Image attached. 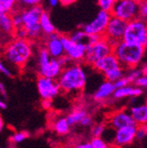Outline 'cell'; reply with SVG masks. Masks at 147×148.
<instances>
[{"instance_id": "obj_1", "label": "cell", "mask_w": 147, "mask_h": 148, "mask_svg": "<svg viewBox=\"0 0 147 148\" xmlns=\"http://www.w3.org/2000/svg\"><path fill=\"white\" fill-rule=\"evenodd\" d=\"M32 55L33 46L28 39L15 38L9 42L4 49V58L17 68H23Z\"/></svg>"}, {"instance_id": "obj_2", "label": "cell", "mask_w": 147, "mask_h": 148, "mask_svg": "<svg viewBox=\"0 0 147 148\" xmlns=\"http://www.w3.org/2000/svg\"><path fill=\"white\" fill-rule=\"evenodd\" d=\"M87 76L84 69L77 64H70L64 68L57 79L61 91L64 92H80L86 84Z\"/></svg>"}, {"instance_id": "obj_3", "label": "cell", "mask_w": 147, "mask_h": 148, "mask_svg": "<svg viewBox=\"0 0 147 148\" xmlns=\"http://www.w3.org/2000/svg\"><path fill=\"white\" fill-rule=\"evenodd\" d=\"M145 48L137 44L120 42L114 47L113 54L125 70L136 68L144 58Z\"/></svg>"}, {"instance_id": "obj_4", "label": "cell", "mask_w": 147, "mask_h": 148, "mask_svg": "<svg viewBox=\"0 0 147 148\" xmlns=\"http://www.w3.org/2000/svg\"><path fill=\"white\" fill-rule=\"evenodd\" d=\"M43 12L44 10L41 5L21 10L23 27L27 31V39L31 42L41 39L44 34L40 24Z\"/></svg>"}, {"instance_id": "obj_5", "label": "cell", "mask_w": 147, "mask_h": 148, "mask_svg": "<svg viewBox=\"0 0 147 148\" xmlns=\"http://www.w3.org/2000/svg\"><path fill=\"white\" fill-rule=\"evenodd\" d=\"M93 67L103 74L106 80L113 83L125 76V69L122 66L114 54L99 60L93 65Z\"/></svg>"}, {"instance_id": "obj_6", "label": "cell", "mask_w": 147, "mask_h": 148, "mask_svg": "<svg viewBox=\"0 0 147 148\" xmlns=\"http://www.w3.org/2000/svg\"><path fill=\"white\" fill-rule=\"evenodd\" d=\"M122 41L145 48L147 46V20L139 17L129 22Z\"/></svg>"}, {"instance_id": "obj_7", "label": "cell", "mask_w": 147, "mask_h": 148, "mask_svg": "<svg viewBox=\"0 0 147 148\" xmlns=\"http://www.w3.org/2000/svg\"><path fill=\"white\" fill-rule=\"evenodd\" d=\"M141 2L137 0H116L111 11V15L131 22L140 17Z\"/></svg>"}, {"instance_id": "obj_8", "label": "cell", "mask_w": 147, "mask_h": 148, "mask_svg": "<svg viewBox=\"0 0 147 148\" xmlns=\"http://www.w3.org/2000/svg\"><path fill=\"white\" fill-rule=\"evenodd\" d=\"M114 47L105 38H102L97 42L89 46L85 52V62L93 66L99 60L113 54Z\"/></svg>"}, {"instance_id": "obj_9", "label": "cell", "mask_w": 147, "mask_h": 148, "mask_svg": "<svg viewBox=\"0 0 147 148\" xmlns=\"http://www.w3.org/2000/svg\"><path fill=\"white\" fill-rule=\"evenodd\" d=\"M111 17L112 15L109 12L101 10L93 21L83 26L82 30L90 35H99L104 37Z\"/></svg>"}, {"instance_id": "obj_10", "label": "cell", "mask_w": 147, "mask_h": 148, "mask_svg": "<svg viewBox=\"0 0 147 148\" xmlns=\"http://www.w3.org/2000/svg\"><path fill=\"white\" fill-rule=\"evenodd\" d=\"M127 26L128 22L112 16L109 21L104 37L110 42V44L115 47L117 43L123 40Z\"/></svg>"}, {"instance_id": "obj_11", "label": "cell", "mask_w": 147, "mask_h": 148, "mask_svg": "<svg viewBox=\"0 0 147 148\" xmlns=\"http://www.w3.org/2000/svg\"><path fill=\"white\" fill-rule=\"evenodd\" d=\"M60 39L64 45L65 56H67L73 63L81 62L85 60V52L87 49L85 46L75 43L68 35L61 34Z\"/></svg>"}, {"instance_id": "obj_12", "label": "cell", "mask_w": 147, "mask_h": 148, "mask_svg": "<svg viewBox=\"0 0 147 148\" xmlns=\"http://www.w3.org/2000/svg\"><path fill=\"white\" fill-rule=\"evenodd\" d=\"M38 92L42 100H53L61 92L60 86L56 79L39 76L37 79Z\"/></svg>"}, {"instance_id": "obj_13", "label": "cell", "mask_w": 147, "mask_h": 148, "mask_svg": "<svg viewBox=\"0 0 147 148\" xmlns=\"http://www.w3.org/2000/svg\"><path fill=\"white\" fill-rule=\"evenodd\" d=\"M137 136V125L125 127L115 131V138L112 144L116 147H123L131 145Z\"/></svg>"}, {"instance_id": "obj_14", "label": "cell", "mask_w": 147, "mask_h": 148, "mask_svg": "<svg viewBox=\"0 0 147 148\" xmlns=\"http://www.w3.org/2000/svg\"><path fill=\"white\" fill-rule=\"evenodd\" d=\"M60 36L61 34H59L57 32L49 35H46L47 40H46L45 47L48 52L49 53L51 58L60 59L64 56H65L64 45L61 42Z\"/></svg>"}, {"instance_id": "obj_15", "label": "cell", "mask_w": 147, "mask_h": 148, "mask_svg": "<svg viewBox=\"0 0 147 148\" xmlns=\"http://www.w3.org/2000/svg\"><path fill=\"white\" fill-rule=\"evenodd\" d=\"M109 123L115 131L117 130L136 125L133 117L131 116L130 111L128 110H120L111 115L109 118Z\"/></svg>"}, {"instance_id": "obj_16", "label": "cell", "mask_w": 147, "mask_h": 148, "mask_svg": "<svg viewBox=\"0 0 147 148\" xmlns=\"http://www.w3.org/2000/svg\"><path fill=\"white\" fill-rule=\"evenodd\" d=\"M64 70V67L60 64L58 59L51 58V60L42 65L38 66V72L41 77L57 79Z\"/></svg>"}, {"instance_id": "obj_17", "label": "cell", "mask_w": 147, "mask_h": 148, "mask_svg": "<svg viewBox=\"0 0 147 148\" xmlns=\"http://www.w3.org/2000/svg\"><path fill=\"white\" fill-rule=\"evenodd\" d=\"M70 37L75 43L84 45L86 48H88L92 44L97 42L102 38L101 36H99V35H90L82 29L77 30L74 33H72L70 35Z\"/></svg>"}, {"instance_id": "obj_18", "label": "cell", "mask_w": 147, "mask_h": 148, "mask_svg": "<svg viewBox=\"0 0 147 148\" xmlns=\"http://www.w3.org/2000/svg\"><path fill=\"white\" fill-rule=\"evenodd\" d=\"M116 90L115 84L111 81L105 80L99 86L97 91L94 95V99L97 101H104L109 97L114 95L115 91Z\"/></svg>"}, {"instance_id": "obj_19", "label": "cell", "mask_w": 147, "mask_h": 148, "mask_svg": "<svg viewBox=\"0 0 147 148\" xmlns=\"http://www.w3.org/2000/svg\"><path fill=\"white\" fill-rule=\"evenodd\" d=\"M130 113L133 117L136 125L147 124V105L138 104L134 105L130 108Z\"/></svg>"}, {"instance_id": "obj_20", "label": "cell", "mask_w": 147, "mask_h": 148, "mask_svg": "<svg viewBox=\"0 0 147 148\" xmlns=\"http://www.w3.org/2000/svg\"><path fill=\"white\" fill-rule=\"evenodd\" d=\"M143 94V89L137 86H127L115 91L113 97L115 99H123L127 97H138Z\"/></svg>"}, {"instance_id": "obj_21", "label": "cell", "mask_w": 147, "mask_h": 148, "mask_svg": "<svg viewBox=\"0 0 147 148\" xmlns=\"http://www.w3.org/2000/svg\"><path fill=\"white\" fill-rule=\"evenodd\" d=\"M0 26H1V31L4 34L9 36H14L15 27L12 22V14L10 13L0 14Z\"/></svg>"}, {"instance_id": "obj_22", "label": "cell", "mask_w": 147, "mask_h": 148, "mask_svg": "<svg viewBox=\"0 0 147 148\" xmlns=\"http://www.w3.org/2000/svg\"><path fill=\"white\" fill-rule=\"evenodd\" d=\"M53 130L59 135H66L70 132V125L66 118V116H61L57 118L53 123Z\"/></svg>"}, {"instance_id": "obj_23", "label": "cell", "mask_w": 147, "mask_h": 148, "mask_svg": "<svg viewBox=\"0 0 147 148\" xmlns=\"http://www.w3.org/2000/svg\"><path fill=\"white\" fill-rule=\"evenodd\" d=\"M87 112L86 110L83 108H75L74 110H72L70 114L66 116V118L70 123V126H73L77 123H79L83 121V119L87 116Z\"/></svg>"}, {"instance_id": "obj_24", "label": "cell", "mask_w": 147, "mask_h": 148, "mask_svg": "<svg viewBox=\"0 0 147 148\" xmlns=\"http://www.w3.org/2000/svg\"><path fill=\"white\" fill-rule=\"evenodd\" d=\"M40 24L42 29V32L45 35H49L51 34L56 33V27L55 26L52 24L51 21H50V18L49 13L44 11L42 17H41V21H40Z\"/></svg>"}, {"instance_id": "obj_25", "label": "cell", "mask_w": 147, "mask_h": 148, "mask_svg": "<svg viewBox=\"0 0 147 148\" xmlns=\"http://www.w3.org/2000/svg\"><path fill=\"white\" fill-rule=\"evenodd\" d=\"M17 9H19L18 0H0V14H12Z\"/></svg>"}, {"instance_id": "obj_26", "label": "cell", "mask_w": 147, "mask_h": 148, "mask_svg": "<svg viewBox=\"0 0 147 148\" xmlns=\"http://www.w3.org/2000/svg\"><path fill=\"white\" fill-rule=\"evenodd\" d=\"M51 60V57L49 53L48 52L46 47H42L41 49H39L38 51V55H37V63H38V66L42 65L44 64L49 63Z\"/></svg>"}, {"instance_id": "obj_27", "label": "cell", "mask_w": 147, "mask_h": 148, "mask_svg": "<svg viewBox=\"0 0 147 148\" xmlns=\"http://www.w3.org/2000/svg\"><path fill=\"white\" fill-rule=\"evenodd\" d=\"M42 2V0H18V7L21 10H23L36 5H41L40 4Z\"/></svg>"}, {"instance_id": "obj_28", "label": "cell", "mask_w": 147, "mask_h": 148, "mask_svg": "<svg viewBox=\"0 0 147 148\" xmlns=\"http://www.w3.org/2000/svg\"><path fill=\"white\" fill-rule=\"evenodd\" d=\"M12 18L15 29L23 27V20H22V14L21 9H17L16 11H14L12 13Z\"/></svg>"}, {"instance_id": "obj_29", "label": "cell", "mask_w": 147, "mask_h": 148, "mask_svg": "<svg viewBox=\"0 0 147 148\" xmlns=\"http://www.w3.org/2000/svg\"><path fill=\"white\" fill-rule=\"evenodd\" d=\"M142 76V72L139 70L137 69H131L126 74L125 77L128 79V80L130 81V83H136V81Z\"/></svg>"}, {"instance_id": "obj_30", "label": "cell", "mask_w": 147, "mask_h": 148, "mask_svg": "<svg viewBox=\"0 0 147 148\" xmlns=\"http://www.w3.org/2000/svg\"><path fill=\"white\" fill-rule=\"evenodd\" d=\"M106 132V126L103 123H97L92 128V136L93 138H102Z\"/></svg>"}, {"instance_id": "obj_31", "label": "cell", "mask_w": 147, "mask_h": 148, "mask_svg": "<svg viewBox=\"0 0 147 148\" xmlns=\"http://www.w3.org/2000/svg\"><path fill=\"white\" fill-rule=\"evenodd\" d=\"M116 1V0H97V3L101 10L111 12Z\"/></svg>"}, {"instance_id": "obj_32", "label": "cell", "mask_w": 147, "mask_h": 148, "mask_svg": "<svg viewBox=\"0 0 147 148\" xmlns=\"http://www.w3.org/2000/svg\"><path fill=\"white\" fill-rule=\"evenodd\" d=\"M27 138H28V132H15L11 137V139L13 143L19 144V143L23 142Z\"/></svg>"}, {"instance_id": "obj_33", "label": "cell", "mask_w": 147, "mask_h": 148, "mask_svg": "<svg viewBox=\"0 0 147 148\" xmlns=\"http://www.w3.org/2000/svg\"><path fill=\"white\" fill-rule=\"evenodd\" d=\"M90 142L94 148H108L107 142L102 138H93Z\"/></svg>"}, {"instance_id": "obj_34", "label": "cell", "mask_w": 147, "mask_h": 148, "mask_svg": "<svg viewBox=\"0 0 147 148\" xmlns=\"http://www.w3.org/2000/svg\"><path fill=\"white\" fill-rule=\"evenodd\" d=\"M147 137V124L137 125V136L136 139L143 140Z\"/></svg>"}, {"instance_id": "obj_35", "label": "cell", "mask_w": 147, "mask_h": 148, "mask_svg": "<svg viewBox=\"0 0 147 148\" xmlns=\"http://www.w3.org/2000/svg\"><path fill=\"white\" fill-rule=\"evenodd\" d=\"M14 36H15V38H18V39H27V31L24 28V27H21L15 29Z\"/></svg>"}, {"instance_id": "obj_36", "label": "cell", "mask_w": 147, "mask_h": 148, "mask_svg": "<svg viewBox=\"0 0 147 148\" xmlns=\"http://www.w3.org/2000/svg\"><path fill=\"white\" fill-rule=\"evenodd\" d=\"M114 84H115L116 88L118 89V88H122V87H124V86H127L130 85L131 83H130V81L128 80V79L124 76L123 78L120 79L119 80H117V81L115 82Z\"/></svg>"}, {"instance_id": "obj_37", "label": "cell", "mask_w": 147, "mask_h": 148, "mask_svg": "<svg viewBox=\"0 0 147 148\" xmlns=\"http://www.w3.org/2000/svg\"><path fill=\"white\" fill-rule=\"evenodd\" d=\"M135 85L141 88H147V75H142L136 81Z\"/></svg>"}, {"instance_id": "obj_38", "label": "cell", "mask_w": 147, "mask_h": 148, "mask_svg": "<svg viewBox=\"0 0 147 148\" xmlns=\"http://www.w3.org/2000/svg\"><path fill=\"white\" fill-rule=\"evenodd\" d=\"M140 17L147 20V0H143V1H141Z\"/></svg>"}, {"instance_id": "obj_39", "label": "cell", "mask_w": 147, "mask_h": 148, "mask_svg": "<svg viewBox=\"0 0 147 148\" xmlns=\"http://www.w3.org/2000/svg\"><path fill=\"white\" fill-rule=\"evenodd\" d=\"M0 71H1L5 77L12 78V71L9 70V68H8L3 62H1V64H0Z\"/></svg>"}, {"instance_id": "obj_40", "label": "cell", "mask_w": 147, "mask_h": 148, "mask_svg": "<svg viewBox=\"0 0 147 148\" xmlns=\"http://www.w3.org/2000/svg\"><path fill=\"white\" fill-rule=\"evenodd\" d=\"M80 124H81L83 127H90V126H93L94 121H93V119H92L91 116H85V117L83 119V121L80 123Z\"/></svg>"}, {"instance_id": "obj_41", "label": "cell", "mask_w": 147, "mask_h": 148, "mask_svg": "<svg viewBox=\"0 0 147 148\" xmlns=\"http://www.w3.org/2000/svg\"><path fill=\"white\" fill-rule=\"evenodd\" d=\"M75 148H94V147L91 144V142H84V143L78 144L75 146Z\"/></svg>"}, {"instance_id": "obj_42", "label": "cell", "mask_w": 147, "mask_h": 148, "mask_svg": "<svg viewBox=\"0 0 147 148\" xmlns=\"http://www.w3.org/2000/svg\"><path fill=\"white\" fill-rule=\"evenodd\" d=\"M42 105L45 109H49L52 107V101L51 100H42Z\"/></svg>"}, {"instance_id": "obj_43", "label": "cell", "mask_w": 147, "mask_h": 148, "mask_svg": "<svg viewBox=\"0 0 147 148\" xmlns=\"http://www.w3.org/2000/svg\"><path fill=\"white\" fill-rule=\"evenodd\" d=\"M0 92H1L2 96L5 99V97H6V91H5V86H4V84H3L2 82L0 83Z\"/></svg>"}, {"instance_id": "obj_44", "label": "cell", "mask_w": 147, "mask_h": 148, "mask_svg": "<svg viewBox=\"0 0 147 148\" xmlns=\"http://www.w3.org/2000/svg\"><path fill=\"white\" fill-rule=\"evenodd\" d=\"M59 1L63 5H71L74 2H76L77 0H59Z\"/></svg>"}, {"instance_id": "obj_45", "label": "cell", "mask_w": 147, "mask_h": 148, "mask_svg": "<svg viewBox=\"0 0 147 148\" xmlns=\"http://www.w3.org/2000/svg\"><path fill=\"white\" fill-rule=\"evenodd\" d=\"M48 2H49V5H50V7H56L60 3L59 0H48Z\"/></svg>"}, {"instance_id": "obj_46", "label": "cell", "mask_w": 147, "mask_h": 148, "mask_svg": "<svg viewBox=\"0 0 147 148\" xmlns=\"http://www.w3.org/2000/svg\"><path fill=\"white\" fill-rule=\"evenodd\" d=\"M7 108V104L4 101H0V108L1 109H5Z\"/></svg>"}, {"instance_id": "obj_47", "label": "cell", "mask_w": 147, "mask_h": 148, "mask_svg": "<svg viewBox=\"0 0 147 148\" xmlns=\"http://www.w3.org/2000/svg\"><path fill=\"white\" fill-rule=\"evenodd\" d=\"M3 129H4V120L2 117H0V131H3Z\"/></svg>"}, {"instance_id": "obj_48", "label": "cell", "mask_w": 147, "mask_h": 148, "mask_svg": "<svg viewBox=\"0 0 147 148\" xmlns=\"http://www.w3.org/2000/svg\"><path fill=\"white\" fill-rule=\"evenodd\" d=\"M137 1H140L141 2V1H143V0H137Z\"/></svg>"}, {"instance_id": "obj_49", "label": "cell", "mask_w": 147, "mask_h": 148, "mask_svg": "<svg viewBox=\"0 0 147 148\" xmlns=\"http://www.w3.org/2000/svg\"><path fill=\"white\" fill-rule=\"evenodd\" d=\"M146 105H147V102H146Z\"/></svg>"}, {"instance_id": "obj_50", "label": "cell", "mask_w": 147, "mask_h": 148, "mask_svg": "<svg viewBox=\"0 0 147 148\" xmlns=\"http://www.w3.org/2000/svg\"><path fill=\"white\" fill-rule=\"evenodd\" d=\"M1 148H3V147H1Z\"/></svg>"}]
</instances>
